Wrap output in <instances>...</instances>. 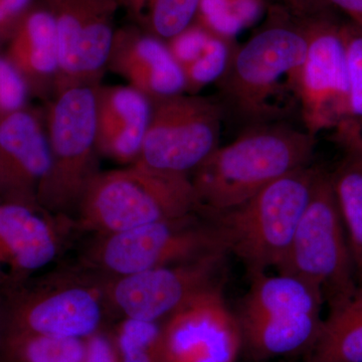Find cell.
<instances>
[{
    "label": "cell",
    "mask_w": 362,
    "mask_h": 362,
    "mask_svg": "<svg viewBox=\"0 0 362 362\" xmlns=\"http://www.w3.org/2000/svg\"><path fill=\"white\" fill-rule=\"evenodd\" d=\"M153 104L129 85L96 89V140L101 158L131 165L139 159Z\"/></svg>",
    "instance_id": "ac0fdd59"
},
{
    "label": "cell",
    "mask_w": 362,
    "mask_h": 362,
    "mask_svg": "<svg viewBox=\"0 0 362 362\" xmlns=\"http://www.w3.org/2000/svg\"><path fill=\"white\" fill-rule=\"evenodd\" d=\"M304 21L308 49L300 71L299 106L305 129L316 136L351 121L346 51L341 23L329 16Z\"/></svg>",
    "instance_id": "4fadbf2b"
},
{
    "label": "cell",
    "mask_w": 362,
    "mask_h": 362,
    "mask_svg": "<svg viewBox=\"0 0 362 362\" xmlns=\"http://www.w3.org/2000/svg\"><path fill=\"white\" fill-rule=\"evenodd\" d=\"M216 251H226L218 230L206 214L197 211L125 232L93 235L78 264L115 279Z\"/></svg>",
    "instance_id": "ba28073f"
},
{
    "label": "cell",
    "mask_w": 362,
    "mask_h": 362,
    "mask_svg": "<svg viewBox=\"0 0 362 362\" xmlns=\"http://www.w3.org/2000/svg\"><path fill=\"white\" fill-rule=\"evenodd\" d=\"M6 332V309H4V298L0 295V354Z\"/></svg>",
    "instance_id": "1f68e13d"
},
{
    "label": "cell",
    "mask_w": 362,
    "mask_h": 362,
    "mask_svg": "<svg viewBox=\"0 0 362 362\" xmlns=\"http://www.w3.org/2000/svg\"><path fill=\"white\" fill-rule=\"evenodd\" d=\"M243 362H288L285 359H278V361H243Z\"/></svg>",
    "instance_id": "836d02e7"
},
{
    "label": "cell",
    "mask_w": 362,
    "mask_h": 362,
    "mask_svg": "<svg viewBox=\"0 0 362 362\" xmlns=\"http://www.w3.org/2000/svg\"><path fill=\"white\" fill-rule=\"evenodd\" d=\"M320 169L305 166L274 181L247 202L211 218L228 254L242 262L251 279L277 270L310 201Z\"/></svg>",
    "instance_id": "277c9868"
},
{
    "label": "cell",
    "mask_w": 362,
    "mask_h": 362,
    "mask_svg": "<svg viewBox=\"0 0 362 362\" xmlns=\"http://www.w3.org/2000/svg\"><path fill=\"white\" fill-rule=\"evenodd\" d=\"M82 362H119L118 354L112 337L98 332L86 339Z\"/></svg>",
    "instance_id": "f1b7e54d"
},
{
    "label": "cell",
    "mask_w": 362,
    "mask_h": 362,
    "mask_svg": "<svg viewBox=\"0 0 362 362\" xmlns=\"http://www.w3.org/2000/svg\"><path fill=\"white\" fill-rule=\"evenodd\" d=\"M281 1L290 13L303 20L329 16L331 6L326 0H281Z\"/></svg>",
    "instance_id": "f546056e"
},
{
    "label": "cell",
    "mask_w": 362,
    "mask_h": 362,
    "mask_svg": "<svg viewBox=\"0 0 362 362\" xmlns=\"http://www.w3.org/2000/svg\"><path fill=\"white\" fill-rule=\"evenodd\" d=\"M349 16L350 23L362 30V0H326Z\"/></svg>",
    "instance_id": "4dcf8cb0"
},
{
    "label": "cell",
    "mask_w": 362,
    "mask_h": 362,
    "mask_svg": "<svg viewBox=\"0 0 362 362\" xmlns=\"http://www.w3.org/2000/svg\"><path fill=\"white\" fill-rule=\"evenodd\" d=\"M49 166L45 108L28 105L0 122V202L42 207L37 197Z\"/></svg>",
    "instance_id": "2e32d148"
},
{
    "label": "cell",
    "mask_w": 362,
    "mask_h": 362,
    "mask_svg": "<svg viewBox=\"0 0 362 362\" xmlns=\"http://www.w3.org/2000/svg\"><path fill=\"white\" fill-rule=\"evenodd\" d=\"M57 28L59 74L54 96L102 84L121 0H42Z\"/></svg>",
    "instance_id": "8fae6325"
},
{
    "label": "cell",
    "mask_w": 362,
    "mask_h": 362,
    "mask_svg": "<svg viewBox=\"0 0 362 362\" xmlns=\"http://www.w3.org/2000/svg\"><path fill=\"white\" fill-rule=\"evenodd\" d=\"M302 362H362V285L328 307L318 337Z\"/></svg>",
    "instance_id": "44dd1931"
},
{
    "label": "cell",
    "mask_w": 362,
    "mask_h": 362,
    "mask_svg": "<svg viewBox=\"0 0 362 362\" xmlns=\"http://www.w3.org/2000/svg\"><path fill=\"white\" fill-rule=\"evenodd\" d=\"M4 56L25 81L32 98L45 103L54 96L59 74L56 25L42 0L16 25Z\"/></svg>",
    "instance_id": "d6986e66"
},
{
    "label": "cell",
    "mask_w": 362,
    "mask_h": 362,
    "mask_svg": "<svg viewBox=\"0 0 362 362\" xmlns=\"http://www.w3.org/2000/svg\"><path fill=\"white\" fill-rule=\"evenodd\" d=\"M349 71L350 119L362 130V30L341 23Z\"/></svg>",
    "instance_id": "484cf974"
},
{
    "label": "cell",
    "mask_w": 362,
    "mask_h": 362,
    "mask_svg": "<svg viewBox=\"0 0 362 362\" xmlns=\"http://www.w3.org/2000/svg\"><path fill=\"white\" fill-rule=\"evenodd\" d=\"M152 104L151 120L136 163L188 176L221 146L225 111L220 102L183 93Z\"/></svg>",
    "instance_id": "30bf717a"
},
{
    "label": "cell",
    "mask_w": 362,
    "mask_h": 362,
    "mask_svg": "<svg viewBox=\"0 0 362 362\" xmlns=\"http://www.w3.org/2000/svg\"><path fill=\"white\" fill-rule=\"evenodd\" d=\"M316 136L284 124L252 126L220 146L192 173L204 213H221L247 202L272 182L309 165Z\"/></svg>",
    "instance_id": "7a4b0ae2"
},
{
    "label": "cell",
    "mask_w": 362,
    "mask_h": 362,
    "mask_svg": "<svg viewBox=\"0 0 362 362\" xmlns=\"http://www.w3.org/2000/svg\"><path fill=\"white\" fill-rule=\"evenodd\" d=\"M199 211L189 176L134 163L101 171L86 190L75 223L93 235L125 232Z\"/></svg>",
    "instance_id": "5b68a950"
},
{
    "label": "cell",
    "mask_w": 362,
    "mask_h": 362,
    "mask_svg": "<svg viewBox=\"0 0 362 362\" xmlns=\"http://www.w3.org/2000/svg\"><path fill=\"white\" fill-rule=\"evenodd\" d=\"M30 93L6 56L0 54V122L28 106Z\"/></svg>",
    "instance_id": "4316f807"
},
{
    "label": "cell",
    "mask_w": 362,
    "mask_h": 362,
    "mask_svg": "<svg viewBox=\"0 0 362 362\" xmlns=\"http://www.w3.org/2000/svg\"><path fill=\"white\" fill-rule=\"evenodd\" d=\"M109 279L81 265L30 279L4 298L6 330L87 339L114 313Z\"/></svg>",
    "instance_id": "8992f818"
},
{
    "label": "cell",
    "mask_w": 362,
    "mask_h": 362,
    "mask_svg": "<svg viewBox=\"0 0 362 362\" xmlns=\"http://www.w3.org/2000/svg\"><path fill=\"white\" fill-rule=\"evenodd\" d=\"M98 86L65 90L45 103L49 166L37 202L56 216L75 220L86 190L102 171L96 140Z\"/></svg>",
    "instance_id": "52a82bcc"
},
{
    "label": "cell",
    "mask_w": 362,
    "mask_h": 362,
    "mask_svg": "<svg viewBox=\"0 0 362 362\" xmlns=\"http://www.w3.org/2000/svg\"><path fill=\"white\" fill-rule=\"evenodd\" d=\"M242 337L223 282L211 286L161 321L160 362H239Z\"/></svg>",
    "instance_id": "5bb4252c"
},
{
    "label": "cell",
    "mask_w": 362,
    "mask_h": 362,
    "mask_svg": "<svg viewBox=\"0 0 362 362\" xmlns=\"http://www.w3.org/2000/svg\"><path fill=\"white\" fill-rule=\"evenodd\" d=\"M235 313L245 361L303 356L322 327V293L301 279L265 273L250 279Z\"/></svg>",
    "instance_id": "3957f363"
},
{
    "label": "cell",
    "mask_w": 362,
    "mask_h": 362,
    "mask_svg": "<svg viewBox=\"0 0 362 362\" xmlns=\"http://www.w3.org/2000/svg\"><path fill=\"white\" fill-rule=\"evenodd\" d=\"M112 339L119 362H160L161 322L123 318Z\"/></svg>",
    "instance_id": "cb8c5ba5"
},
{
    "label": "cell",
    "mask_w": 362,
    "mask_h": 362,
    "mask_svg": "<svg viewBox=\"0 0 362 362\" xmlns=\"http://www.w3.org/2000/svg\"><path fill=\"white\" fill-rule=\"evenodd\" d=\"M337 132L344 156L330 180L357 267L362 257V132L354 124Z\"/></svg>",
    "instance_id": "ffe728a7"
},
{
    "label": "cell",
    "mask_w": 362,
    "mask_h": 362,
    "mask_svg": "<svg viewBox=\"0 0 362 362\" xmlns=\"http://www.w3.org/2000/svg\"><path fill=\"white\" fill-rule=\"evenodd\" d=\"M276 271L317 288L327 307L349 297L359 287L356 262L329 173L319 171L291 247Z\"/></svg>",
    "instance_id": "9c48e42d"
},
{
    "label": "cell",
    "mask_w": 362,
    "mask_h": 362,
    "mask_svg": "<svg viewBox=\"0 0 362 362\" xmlns=\"http://www.w3.org/2000/svg\"><path fill=\"white\" fill-rule=\"evenodd\" d=\"M226 256V251H216L185 263L109 279L114 313L122 318L161 322L190 298L223 282Z\"/></svg>",
    "instance_id": "7c38bea8"
},
{
    "label": "cell",
    "mask_w": 362,
    "mask_h": 362,
    "mask_svg": "<svg viewBox=\"0 0 362 362\" xmlns=\"http://www.w3.org/2000/svg\"><path fill=\"white\" fill-rule=\"evenodd\" d=\"M107 71L123 78L152 103L183 94L185 74L166 42L136 25L116 28Z\"/></svg>",
    "instance_id": "e0dca14e"
},
{
    "label": "cell",
    "mask_w": 362,
    "mask_h": 362,
    "mask_svg": "<svg viewBox=\"0 0 362 362\" xmlns=\"http://www.w3.org/2000/svg\"><path fill=\"white\" fill-rule=\"evenodd\" d=\"M75 232L74 218L0 202V295L18 289L58 258Z\"/></svg>",
    "instance_id": "9a60e30c"
},
{
    "label": "cell",
    "mask_w": 362,
    "mask_h": 362,
    "mask_svg": "<svg viewBox=\"0 0 362 362\" xmlns=\"http://www.w3.org/2000/svg\"><path fill=\"white\" fill-rule=\"evenodd\" d=\"M202 0H121L135 25L164 42L185 32L197 21Z\"/></svg>",
    "instance_id": "7402d4cb"
},
{
    "label": "cell",
    "mask_w": 362,
    "mask_h": 362,
    "mask_svg": "<svg viewBox=\"0 0 362 362\" xmlns=\"http://www.w3.org/2000/svg\"><path fill=\"white\" fill-rule=\"evenodd\" d=\"M230 47V40L209 33L201 54L182 70L187 83V94H199L202 88L221 78L232 54L233 47Z\"/></svg>",
    "instance_id": "d4e9b609"
},
{
    "label": "cell",
    "mask_w": 362,
    "mask_h": 362,
    "mask_svg": "<svg viewBox=\"0 0 362 362\" xmlns=\"http://www.w3.org/2000/svg\"><path fill=\"white\" fill-rule=\"evenodd\" d=\"M308 49L303 18L275 8L265 25L238 47L216 81L220 104L240 122L252 126L275 121L299 105L300 71Z\"/></svg>",
    "instance_id": "6da1fadb"
},
{
    "label": "cell",
    "mask_w": 362,
    "mask_h": 362,
    "mask_svg": "<svg viewBox=\"0 0 362 362\" xmlns=\"http://www.w3.org/2000/svg\"><path fill=\"white\" fill-rule=\"evenodd\" d=\"M35 4V0H0V37L4 42Z\"/></svg>",
    "instance_id": "83f0119b"
},
{
    "label": "cell",
    "mask_w": 362,
    "mask_h": 362,
    "mask_svg": "<svg viewBox=\"0 0 362 362\" xmlns=\"http://www.w3.org/2000/svg\"><path fill=\"white\" fill-rule=\"evenodd\" d=\"M86 339L6 330L0 362H82Z\"/></svg>",
    "instance_id": "603a6c76"
},
{
    "label": "cell",
    "mask_w": 362,
    "mask_h": 362,
    "mask_svg": "<svg viewBox=\"0 0 362 362\" xmlns=\"http://www.w3.org/2000/svg\"><path fill=\"white\" fill-rule=\"evenodd\" d=\"M357 278H358V282L362 283V257L361 261L358 262L356 267Z\"/></svg>",
    "instance_id": "d6a6232c"
}]
</instances>
